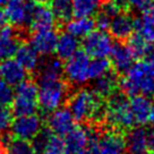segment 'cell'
<instances>
[{
	"instance_id": "obj_45",
	"label": "cell",
	"mask_w": 154,
	"mask_h": 154,
	"mask_svg": "<svg viewBox=\"0 0 154 154\" xmlns=\"http://www.w3.org/2000/svg\"><path fill=\"white\" fill-rule=\"evenodd\" d=\"M36 4H41V5H47V2H49L50 0H33Z\"/></svg>"
},
{
	"instance_id": "obj_47",
	"label": "cell",
	"mask_w": 154,
	"mask_h": 154,
	"mask_svg": "<svg viewBox=\"0 0 154 154\" xmlns=\"http://www.w3.org/2000/svg\"><path fill=\"white\" fill-rule=\"evenodd\" d=\"M79 154H92L90 151H84V152H82V153H79Z\"/></svg>"
},
{
	"instance_id": "obj_8",
	"label": "cell",
	"mask_w": 154,
	"mask_h": 154,
	"mask_svg": "<svg viewBox=\"0 0 154 154\" xmlns=\"http://www.w3.org/2000/svg\"><path fill=\"white\" fill-rule=\"evenodd\" d=\"M83 50L91 58L108 57L113 47L112 36L106 31H92L83 38Z\"/></svg>"
},
{
	"instance_id": "obj_1",
	"label": "cell",
	"mask_w": 154,
	"mask_h": 154,
	"mask_svg": "<svg viewBox=\"0 0 154 154\" xmlns=\"http://www.w3.org/2000/svg\"><path fill=\"white\" fill-rule=\"evenodd\" d=\"M68 109L76 121H103L106 118V106L93 90L79 88L68 99Z\"/></svg>"
},
{
	"instance_id": "obj_36",
	"label": "cell",
	"mask_w": 154,
	"mask_h": 154,
	"mask_svg": "<svg viewBox=\"0 0 154 154\" xmlns=\"http://www.w3.org/2000/svg\"><path fill=\"white\" fill-rule=\"evenodd\" d=\"M101 11L104 15H106L108 17H110L111 19L116 17L117 15H119L120 13H122L124 10L121 9L118 5H116L112 0H106L103 4H101V7H100Z\"/></svg>"
},
{
	"instance_id": "obj_42",
	"label": "cell",
	"mask_w": 154,
	"mask_h": 154,
	"mask_svg": "<svg viewBox=\"0 0 154 154\" xmlns=\"http://www.w3.org/2000/svg\"><path fill=\"white\" fill-rule=\"evenodd\" d=\"M112 1L115 2L116 5L119 6L124 11L126 10V8H128V7H129V6H128V2H127V0H112Z\"/></svg>"
},
{
	"instance_id": "obj_26",
	"label": "cell",
	"mask_w": 154,
	"mask_h": 154,
	"mask_svg": "<svg viewBox=\"0 0 154 154\" xmlns=\"http://www.w3.org/2000/svg\"><path fill=\"white\" fill-rule=\"evenodd\" d=\"M79 41L74 35L68 32L58 35L57 45H56V54L61 60H67L79 50Z\"/></svg>"
},
{
	"instance_id": "obj_6",
	"label": "cell",
	"mask_w": 154,
	"mask_h": 154,
	"mask_svg": "<svg viewBox=\"0 0 154 154\" xmlns=\"http://www.w3.org/2000/svg\"><path fill=\"white\" fill-rule=\"evenodd\" d=\"M91 57L84 50H78L63 63V75L74 86H83L90 82Z\"/></svg>"
},
{
	"instance_id": "obj_40",
	"label": "cell",
	"mask_w": 154,
	"mask_h": 154,
	"mask_svg": "<svg viewBox=\"0 0 154 154\" xmlns=\"http://www.w3.org/2000/svg\"><path fill=\"white\" fill-rule=\"evenodd\" d=\"M145 58L154 60V42H149V47H147V50L145 53Z\"/></svg>"
},
{
	"instance_id": "obj_31",
	"label": "cell",
	"mask_w": 154,
	"mask_h": 154,
	"mask_svg": "<svg viewBox=\"0 0 154 154\" xmlns=\"http://www.w3.org/2000/svg\"><path fill=\"white\" fill-rule=\"evenodd\" d=\"M110 69L111 63L106 57L93 58L90 63V81H94L97 77L110 72Z\"/></svg>"
},
{
	"instance_id": "obj_34",
	"label": "cell",
	"mask_w": 154,
	"mask_h": 154,
	"mask_svg": "<svg viewBox=\"0 0 154 154\" xmlns=\"http://www.w3.org/2000/svg\"><path fill=\"white\" fill-rule=\"evenodd\" d=\"M14 113L9 106H0V135L5 134L11 127Z\"/></svg>"
},
{
	"instance_id": "obj_38",
	"label": "cell",
	"mask_w": 154,
	"mask_h": 154,
	"mask_svg": "<svg viewBox=\"0 0 154 154\" xmlns=\"http://www.w3.org/2000/svg\"><path fill=\"white\" fill-rule=\"evenodd\" d=\"M127 2L129 7L134 8L135 10H140V11L147 9L149 7L153 5L152 0H127Z\"/></svg>"
},
{
	"instance_id": "obj_37",
	"label": "cell",
	"mask_w": 154,
	"mask_h": 154,
	"mask_svg": "<svg viewBox=\"0 0 154 154\" xmlns=\"http://www.w3.org/2000/svg\"><path fill=\"white\" fill-rule=\"evenodd\" d=\"M95 27L97 29H100V31H109V26H110V22H111V18L110 17H108L106 15H104L102 11H97V14H96V17H95Z\"/></svg>"
},
{
	"instance_id": "obj_21",
	"label": "cell",
	"mask_w": 154,
	"mask_h": 154,
	"mask_svg": "<svg viewBox=\"0 0 154 154\" xmlns=\"http://www.w3.org/2000/svg\"><path fill=\"white\" fill-rule=\"evenodd\" d=\"M15 59L29 72H38L41 63L40 54L29 43H20L15 54Z\"/></svg>"
},
{
	"instance_id": "obj_33",
	"label": "cell",
	"mask_w": 154,
	"mask_h": 154,
	"mask_svg": "<svg viewBox=\"0 0 154 154\" xmlns=\"http://www.w3.org/2000/svg\"><path fill=\"white\" fill-rule=\"evenodd\" d=\"M15 96L14 87L0 78V106H9Z\"/></svg>"
},
{
	"instance_id": "obj_23",
	"label": "cell",
	"mask_w": 154,
	"mask_h": 154,
	"mask_svg": "<svg viewBox=\"0 0 154 154\" xmlns=\"http://www.w3.org/2000/svg\"><path fill=\"white\" fill-rule=\"evenodd\" d=\"M118 77L115 72H108L102 76L97 77L93 82V92L101 99H108L116 91H118Z\"/></svg>"
},
{
	"instance_id": "obj_29",
	"label": "cell",
	"mask_w": 154,
	"mask_h": 154,
	"mask_svg": "<svg viewBox=\"0 0 154 154\" xmlns=\"http://www.w3.org/2000/svg\"><path fill=\"white\" fill-rule=\"evenodd\" d=\"M8 154H36L31 140H20L13 136L8 145L6 146Z\"/></svg>"
},
{
	"instance_id": "obj_48",
	"label": "cell",
	"mask_w": 154,
	"mask_h": 154,
	"mask_svg": "<svg viewBox=\"0 0 154 154\" xmlns=\"http://www.w3.org/2000/svg\"><path fill=\"white\" fill-rule=\"evenodd\" d=\"M152 95H153V96H154V91H153V94H152Z\"/></svg>"
},
{
	"instance_id": "obj_17",
	"label": "cell",
	"mask_w": 154,
	"mask_h": 154,
	"mask_svg": "<svg viewBox=\"0 0 154 154\" xmlns=\"http://www.w3.org/2000/svg\"><path fill=\"white\" fill-rule=\"evenodd\" d=\"M135 18L127 13H120L111 19L109 31L110 35L118 41H124L134 33Z\"/></svg>"
},
{
	"instance_id": "obj_24",
	"label": "cell",
	"mask_w": 154,
	"mask_h": 154,
	"mask_svg": "<svg viewBox=\"0 0 154 154\" xmlns=\"http://www.w3.org/2000/svg\"><path fill=\"white\" fill-rule=\"evenodd\" d=\"M135 29L149 42H154V7L151 6L135 18Z\"/></svg>"
},
{
	"instance_id": "obj_11",
	"label": "cell",
	"mask_w": 154,
	"mask_h": 154,
	"mask_svg": "<svg viewBox=\"0 0 154 154\" xmlns=\"http://www.w3.org/2000/svg\"><path fill=\"white\" fill-rule=\"evenodd\" d=\"M90 149L92 154H124L126 142L120 133L109 131L100 136L99 140Z\"/></svg>"
},
{
	"instance_id": "obj_27",
	"label": "cell",
	"mask_w": 154,
	"mask_h": 154,
	"mask_svg": "<svg viewBox=\"0 0 154 154\" xmlns=\"http://www.w3.org/2000/svg\"><path fill=\"white\" fill-rule=\"evenodd\" d=\"M75 17H93L101 7V0H72Z\"/></svg>"
},
{
	"instance_id": "obj_13",
	"label": "cell",
	"mask_w": 154,
	"mask_h": 154,
	"mask_svg": "<svg viewBox=\"0 0 154 154\" xmlns=\"http://www.w3.org/2000/svg\"><path fill=\"white\" fill-rule=\"evenodd\" d=\"M110 63L111 66H113L115 70L120 74H125L133 65H134L135 58L134 53L131 52L128 44L124 42H117L113 43V47L110 52Z\"/></svg>"
},
{
	"instance_id": "obj_3",
	"label": "cell",
	"mask_w": 154,
	"mask_h": 154,
	"mask_svg": "<svg viewBox=\"0 0 154 154\" xmlns=\"http://www.w3.org/2000/svg\"><path fill=\"white\" fill-rule=\"evenodd\" d=\"M104 120L117 129H130L135 125V119L127 96L120 91H116L108 97Z\"/></svg>"
},
{
	"instance_id": "obj_43",
	"label": "cell",
	"mask_w": 154,
	"mask_h": 154,
	"mask_svg": "<svg viewBox=\"0 0 154 154\" xmlns=\"http://www.w3.org/2000/svg\"><path fill=\"white\" fill-rule=\"evenodd\" d=\"M149 122L152 126H154V104H152V108H151V111H149Z\"/></svg>"
},
{
	"instance_id": "obj_28",
	"label": "cell",
	"mask_w": 154,
	"mask_h": 154,
	"mask_svg": "<svg viewBox=\"0 0 154 154\" xmlns=\"http://www.w3.org/2000/svg\"><path fill=\"white\" fill-rule=\"evenodd\" d=\"M50 8L54 17L60 23H67L74 16L72 0H50Z\"/></svg>"
},
{
	"instance_id": "obj_10",
	"label": "cell",
	"mask_w": 154,
	"mask_h": 154,
	"mask_svg": "<svg viewBox=\"0 0 154 154\" xmlns=\"http://www.w3.org/2000/svg\"><path fill=\"white\" fill-rule=\"evenodd\" d=\"M75 121L70 110L65 106H60L48 113L47 125L51 133L63 137L75 127Z\"/></svg>"
},
{
	"instance_id": "obj_39",
	"label": "cell",
	"mask_w": 154,
	"mask_h": 154,
	"mask_svg": "<svg viewBox=\"0 0 154 154\" xmlns=\"http://www.w3.org/2000/svg\"><path fill=\"white\" fill-rule=\"evenodd\" d=\"M146 140H147V149H149V151L152 154H154V128L147 130Z\"/></svg>"
},
{
	"instance_id": "obj_2",
	"label": "cell",
	"mask_w": 154,
	"mask_h": 154,
	"mask_svg": "<svg viewBox=\"0 0 154 154\" xmlns=\"http://www.w3.org/2000/svg\"><path fill=\"white\" fill-rule=\"evenodd\" d=\"M38 85V108L44 113H50L63 106L69 99V86L61 78L53 81H41Z\"/></svg>"
},
{
	"instance_id": "obj_7",
	"label": "cell",
	"mask_w": 154,
	"mask_h": 154,
	"mask_svg": "<svg viewBox=\"0 0 154 154\" xmlns=\"http://www.w3.org/2000/svg\"><path fill=\"white\" fill-rule=\"evenodd\" d=\"M36 2L33 0H8L6 4V14L16 29L29 27Z\"/></svg>"
},
{
	"instance_id": "obj_49",
	"label": "cell",
	"mask_w": 154,
	"mask_h": 154,
	"mask_svg": "<svg viewBox=\"0 0 154 154\" xmlns=\"http://www.w3.org/2000/svg\"><path fill=\"white\" fill-rule=\"evenodd\" d=\"M152 1H153V5H154V0H152Z\"/></svg>"
},
{
	"instance_id": "obj_4",
	"label": "cell",
	"mask_w": 154,
	"mask_h": 154,
	"mask_svg": "<svg viewBox=\"0 0 154 154\" xmlns=\"http://www.w3.org/2000/svg\"><path fill=\"white\" fill-rule=\"evenodd\" d=\"M154 78V60L145 59L134 65L125 72V76L119 81L118 87L126 96L140 94V87L146 81Z\"/></svg>"
},
{
	"instance_id": "obj_18",
	"label": "cell",
	"mask_w": 154,
	"mask_h": 154,
	"mask_svg": "<svg viewBox=\"0 0 154 154\" xmlns=\"http://www.w3.org/2000/svg\"><path fill=\"white\" fill-rule=\"evenodd\" d=\"M147 130L144 127H131L126 135V149L129 154H152L147 149Z\"/></svg>"
},
{
	"instance_id": "obj_14",
	"label": "cell",
	"mask_w": 154,
	"mask_h": 154,
	"mask_svg": "<svg viewBox=\"0 0 154 154\" xmlns=\"http://www.w3.org/2000/svg\"><path fill=\"white\" fill-rule=\"evenodd\" d=\"M20 45V38L15 26L6 25L0 29V61L14 58Z\"/></svg>"
},
{
	"instance_id": "obj_25",
	"label": "cell",
	"mask_w": 154,
	"mask_h": 154,
	"mask_svg": "<svg viewBox=\"0 0 154 154\" xmlns=\"http://www.w3.org/2000/svg\"><path fill=\"white\" fill-rule=\"evenodd\" d=\"M66 32L77 38H84L95 29V20L93 17H75L66 23Z\"/></svg>"
},
{
	"instance_id": "obj_16",
	"label": "cell",
	"mask_w": 154,
	"mask_h": 154,
	"mask_svg": "<svg viewBox=\"0 0 154 154\" xmlns=\"http://www.w3.org/2000/svg\"><path fill=\"white\" fill-rule=\"evenodd\" d=\"M66 154H79L90 147V134L86 127H74L65 136Z\"/></svg>"
},
{
	"instance_id": "obj_22",
	"label": "cell",
	"mask_w": 154,
	"mask_h": 154,
	"mask_svg": "<svg viewBox=\"0 0 154 154\" xmlns=\"http://www.w3.org/2000/svg\"><path fill=\"white\" fill-rule=\"evenodd\" d=\"M38 74V82L59 79L63 76V61L58 57H49L45 61L41 60Z\"/></svg>"
},
{
	"instance_id": "obj_15",
	"label": "cell",
	"mask_w": 154,
	"mask_h": 154,
	"mask_svg": "<svg viewBox=\"0 0 154 154\" xmlns=\"http://www.w3.org/2000/svg\"><path fill=\"white\" fill-rule=\"evenodd\" d=\"M0 78L11 86H16L29 78V72L16 59L10 58L0 61Z\"/></svg>"
},
{
	"instance_id": "obj_41",
	"label": "cell",
	"mask_w": 154,
	"mask_h": 154,
	"mask_svg": "<svg viewBox=\"0 0 154 154\" xmlns=\"http://www.w3.org/2000/svg\"><path fill=\"white\" fill-rule=\"evenodd\" d=\"M8 17H7V14H6L5 10H2L0 8V29H2L4 26L8 25Z\"/></svg>"
},
{
	"instance_id": "obj_9",
	"label": "cell",
	"mask_w": 154,
	"mask_h": 154,
	"mask_svg": "<svg viewBox=\"0 0 154 154\" xmlns=\"http://www.w3.org/2000/svg\"><path fill=\"white\" fill-rule=\"evenodd\" d=\"M43 128V120L36 113L26 116H17L13 120L10 130L16 138L32 140Z\"/></svg>"
},
{
	"instance_id": "obj_44",
	"label": "cell",
	"mask_w": 154,
	"mask_h": 154,
	"mask_svg": "<svg viewBox=\"0 0 154 154\" xmlns=\"http://www.w3.org/2000/svg\"><path fill=\"white\" fill-rule=\"evenodd\" d=\"M0 154H8L7 152V149H6L4 145L0 143Z\"/></svg>"
},
{
	"instance_id": "obj_12",
	"label": "cell",
	"mask_w": 154,
	"mask_h": 154,
	"mask_svg": "<svg viewBox=\"0 0 154 154\" xmlns=\"http://www.w3.org/2000/svg\"><path fill=\"white\" fill-rule=\"evenodd\" d=\"M58 41V33L54 29L34 31L29 38V44L33 47L40 56L50 57L56 52Z\"/></svg>"
},
{
	"instance_id": "obj_32",
	"label": "cell",
	"mask_w": 154,
	"mask_h": 154,
	"mask_svg": "<svg viewBox=\"0 0 154 154\" xmlns=\"http://www.w3.org/2000/svg\"><path fill=\"white\" fill-rule=\"evenodd\" d=\"M43 154H66V147H65V140L63 136L56 134H51L49 137L47 144L44 146Z\"/></svg>"
},
{
	"instance_id": "obj_35",
	"label": "cell",
	"mask_w": 154,
	"mask_h": 154,
	"mask_svg": "<svg viewBox=\"0 0 154 154\" xmlns=\"http://www.w3.org/2000/svg\"><path fill=\"white\" fill-rule=\"evenodd\" d=\"M51 134L52 133H51V130L49 129L48 127L47 128H42V129L40 130V133L32 140V144H33L36 153H42L44 146L47 144V142H48L49 137H50Z\"/></svg>"
},
{
	"instance_id": "obj_19",
	"label": "cell",
	"mask_w": 154,
	"mask_h": 154,
	"mask_svg": "<svg viewBox=\"0 0 154 154\" xmlns=\"http://www.w3.org/2000/svg\"><path fill=\"white\" fill-rule=\"evenodd\" d=\"M57 19L53 15L52 10L47 5L36 4L32 16V20L29 24V29L32 31H42V29H54Z\"/></svg>"
},
{
	"instance_id": "obj_5",
	"label": "cell",
	"mask_w": 154,
	"mask_h": 154,
	"mask_svg": "<svg viewBox=\"0 0 154 154\" xmlns=\"http://www.w3.org/2000/svg\"><path fill=\"white\" fill-rule=\"evenodd\" d=\"M11 110L16 117L36 113L38 110V83L27 78L16 85Z\"/></svg>"
},
{
	"instance_id": "obj_20",
	"label": "cell",
	"mask_w": 154,
	"mask_h": 154,
	"mask_svg": "<svg viewBox=\"0 0 154 154\" xmlns=\"http://www.w3.org/2000/svg\"><path fill=\"white\" fill-rule=\"evenodd\" d=\"M129 103L133 116H134L135 124L140 126H144L146 124H149V111H151V108L153 104L149 95L137 94L135 96H131V100L129 101Z\"/></svg>"
},
{
	"instance_id": "obj_46",
	"label": "cell",
	"mask_w": 154,
	"mask_h": 154,
	"mask_svg": "<svg viewBox=\"0 0 154 154\" xmlns=\"http://www.w3.org/2000/svg\"><path fill=\"white\" fill-rule=\"evenodd\" d=\"M7 1H8V0H0V8H2L4 6H6Z\"/></svg>"
},
{
	"instance_id": "obj_30",
	"label": "cell",
	"mask_w": 154,
	"mask_h": 154,
	"mask_svg": "<svg viewBox=\"0 0 154 154\" xmlns=\"http://www.w3.org/2000/svg\"><path fill=\"white\" fill-rule=\"evenodd\" d=\"M149 43V42L146 38H144V36L142 34L136 32V33H133L128 38V43L127 44L131 50V52L134 53L135 58L137 59V58L145 57Z\"/></svg>"
}]
</instances>
